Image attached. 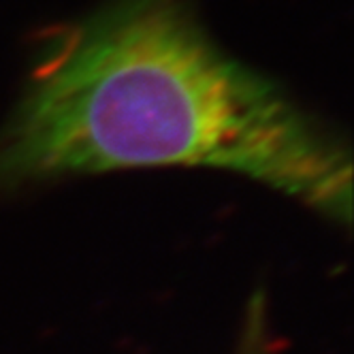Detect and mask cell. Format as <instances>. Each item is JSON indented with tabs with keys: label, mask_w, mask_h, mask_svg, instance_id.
Instances as JSON below:
<instances>
[{
	"label": "cell",
	"mask_w": 354,
	"mask_h": 354,
	"mask_svg": "<svg viewBox=\"0 0 354 354\" xmlns=\"http://www.w3.org/2000/svg\"><path fill=\"white\" fill-rule=\"evenodd\" d=\"M156 167L233 171L352 220L346 141L222 49L190 0H105L37 49L0 129V192Z\"/></svg>",
	"instance_id": "cell-1"
}]
</instances>
